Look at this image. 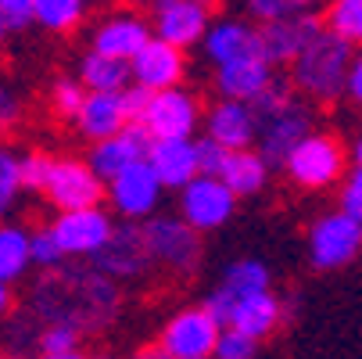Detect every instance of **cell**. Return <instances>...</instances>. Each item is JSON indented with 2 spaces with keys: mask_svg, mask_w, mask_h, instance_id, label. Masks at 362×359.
<instances>
[{
  "mask_svg": "<svg viewBox=\"0 0 362 359\" xmlns=\"http://www.w3.org/2000/svg\"><path fill=\"white\" fill-rule=\"evenodd\" d=\"M119 305V287L93 266H69L54 270L29 291V309L50 324H65L83 331H93L108 324Z\"/></svg>",
  "mask_w": 362,
  "mask_h": 359,
  "instance_id": "6da1fadb",
  "label": "cell"
},
{
  "mask_svg": "<svg viewBox=\"0 0 362 359\" xmlns=\"http://www.w3.org/2000/svg\"><path fill=\"white\" fill-rule=\"evenodd\" d=\"M355 58L358 55L348 40H341L334 29H323L291 65V86L313 101H337L341 93H348Z\"/></svg>",
  "mask_w": 362,
  "mask_h": 359,
  "instance_id": "7a4b0ae2",
  "label": "cell"
},
{
  "mask_svg": "<svg viewBox=\"0 0 362 359\" xmlns=\"http://www.w3.org/2000/svg\"><path fill=\"white\" fill-rule=\"evenodd\" d=\"M223 324L204 309V305H190V309H180L165 331H162V352L169 359H212L216 345L223 338Z\"/></svg>",
  "mask_w": 362,
  "mask_h": 359,
  "instance_id": "3957f363",
  "label": "cell"
},
{
  "mask_svg": "<svg viewBox=\"0 0 362 359\" xmlns=\"http://www.w3.org/2000/svg\"><path fill=\"white\" fill-rule=\"evenodd\" d=\"M144 237L151 259L173 273H190L201 259V234L183 216H151L144 223Z\"/></svg>",
  "mask_w": 362,
  "mask_h": 359,
  "instance_id": "277c9868",
  "label": "cell"
},
{
  "mask_svg": "<svg viewBox=\"0 0 362 359\" xmlns=\"http://www.w3.org/2000/svg\"><path fill=\"white\" fill-rule=\"evenodd\" d=\"M344 166H348V155H344V147L337 137L330 133H313V137H305L298 147H294V155L287 159V176L298 183V187H330L344 176Z\"/></svg>",
  "mask_w": 362,
  "mask_h": 359,
  "instance_id": "5b68a950",
  "label": "cell"
},
{
  "mask_svg": "<svg viewBox=\"0 0 362 359\" xmlns=\"http://www.w3.org/2000/svg\"><path fill=\"white\" fill-rule=\"evenodd\" d=\"M212 8L201 0H158L151 8V29L154 40H162L176 50H187L194 43H204L212 29Z\"/></svg>",
  "mask_w": 362,
  "mask_h": 359,
  "instance_id": "8992f818",
  "label": "cell"
},
{
  "mask_svg": "<svg viewBox=\"0 0 362 359\" xmlns=\"http://www.w3.org/2000/svg\"><path fill=\"white\" fill-rule=\"evenodd\" d=\"M313 112H308L301 101L294 97L291 105H284L280 112L273 115H262L258 119V155H262L273 166H287V159L294 155V147L313 137Z\"/></svg>",
  "mask_w": 362,
  "mask_h": 359,
  "instance_id": "52a82bcc",
  "label": "cell"
},
{
  "mask_svg": "<svg viewBox=\"0 0 362 359\" xmlns=\"http://www.w3.org/2000/svg\"><path fill=\"white\" fill-rule=\"evenodd\" d=\"M43 194L50 198V205H54L58 216H62V212L100 209V198L108 194V183L79 159H58Z\"/></svg>",
  "mask_w": 362,
  "mask_h": 359,
  "instance_id": "ba28073f",
  "label": "cell"
},
{
  "mask_svg": "<svg viewBox=\"0 0 362 359\" xmlns=\"http://www.w3.org/2000/svg\"><path fill=\"white\" fill-rule=\"evenodd\" d=\"M115 220L105 209H83V212H62L50 230H54L65 259H93L108 248V241L115 237Z\"/></svg>",
  "mask_w": 362,
  "mask_h": 359,
  "instance_id": "9c48e42d",
  "label": "cell"
},
{
  "mask_svg": "<svg viewBox=\"0 0 362 359\" xmlns=\"http://www.w3.org/2000/svg\"><path fill=\"white\" fill-rule=\"evenodd\" d=\"M362 248V227L344 216V212H330L323 220L313 223L308 230V259L316 270H341L348 266Z\"/></svg>",
  "mask_w": 362,
  "mask_h": 359,
  "instance_id": "30bf717a",
  "label": "cell"
},
{
  "mask_svg": "<svg viewBox=\"0 0 362 359\" xmlns=\"http://www.w3.org/2000/svg\"><path fill=\"white\" fill-rule=\"evenodd\" d=\"M151 263L154 259H151V248H147V237H144V223H119L108 248L90 259V266L97 273H105L108 280L144 277L151 270Z\"/></svg>",
  "mask_w": 362,
  "mask_h": 359,
  "instance_id": "8fae6325",
  "label": "cell"
},
{
  "mask_svg": "<svg viewBox=\"0 0 362 359\" xmlns=\"http://www.w3.org/2000/svg\"><path fill=\"white\" fill-rule=\"evenodd\" d=\"M162 190H165V183L158 180L154 166L136 162L108 183V201L122 220L133 223V220H151L154 216V209H158V201H162Z\"/></svg>",
  "mask_w": 362,
  "mask_h": 359,
  "instance_id": "7c38bea8",
  "label": "cell"
},
{
  "mask_svg": "<svg viewBox=\"0 0 362 359\" xmlns=\"http://www.w3.org/2000/svg\"><path fill=\"white\" fill-rule=\"evenodd\" d=\"M327 29V18L320 11L313 15H301V18H287V22H269V25H258V50L262 58L276 69V65H294L301 58V50L313 43L320 33Z\"/></svg>",
  "mask_w": 362,
  "mask_h": 359,
  "instance_id": "4fadbf2b",
  "label": "cell"
},
{
  "mask_svg": "<svg viewBox=\"0 0 362 359\" xmlns=\"http://www.w3.org/2000/svg\"><path fill=\"white\" fill-rule=\"evenodd\" d=\"M233 190L216 180V176H197L194 183H187L180 190V216L201 234V230H216L233 216Z\"/></svg>",
  "mask_w": 362,
  "mask_h": 359,
  "instance_id": "5bb4252c",
  "label": "cell"
},
{
  "mask_svg": "<svg viewBox=\"0 0 362 359\" xmlns=\"http://www.w3.org/2000/svg\"><path fill=\"white\" fill-rule=\"evenodd\" d=\"M197 119H201V108H197L194 93L176 86V90H162L151 97L144 130L154 140H190V133L197 130Z\"/></svg>",
  "mask_w": 362,
  "mask_h": 359,
  "instance_id": "9a60e30c",
  "label": "cell"
},
{
  "mask_svg": "<svg viewBox=\"0 0 362 359\" xmlns=\"http://www.w3.org/2000/svg\"><path fill=\"white\" fill-rule=\"evenodd\" d=\"M151 25L140 11H112L108 18H100V25L90 36V50L105 58H119V62H133L140 50L151 43Z\"/></svg>",
  "mask_w": 362,
  "mask_h": 359,
  "instance_id": "2e32d148",
  "label": "cell"
},
{
  "mask_svg": "<svg viewBox=\"0 0 362 359\" xmlns=\"http://www.w3.org/2000/svg\"><path fill=\"white\" fill-rule=\"evenodd\" d=\"M151 144H154V137H151L144 126H126L119 137L93 144V147H90L86 166H90L100 180H105V183H112V180H115V176H122L129 166L147 162Z\"/></svg>",
  "mask_w": 362,
  "mask_h": 359,
  "instance_id": "e0dca14e",
  "label": "cell"
},
{
  "mask_svg": "<svg viewBox=\"0 0 362 359\" xmlns=\"http://www.w3.org/2000/svg\"><path fill=\"white\" fill-rule=\"evenodd\" d=\"M273 83H276L273 65L258 55V50L240 55L237 62H230L216 72V86H219L223 101H244V105H251L255 97H262Z\"/></svg>",
  "mask_w": 362,
  "mask_h": 359,
  "instance_id": "ac0fdd59",
  "label": "cell"
},
{
  "mask_svg": "<svg viewBox=\"0 0 362 359\" xmlns=\"http://www.w3.org/2000/svg\"><path fill=\"white\" fill-rule=\"evenodd\" d=\"M133 69V83L151 90V93H162V90H176L183 79V50L162 43V40H151L140 55L129 62Z\"/></svg>",
  "mask_w": 362,
  "mask_h": 359,
  "instance_id": "d6986e66",
  "label": "cell"
},
{
  "mask_svg": "<svg viewBox=\"0 0 362 359\" xmlns=\"http://www.w3.org/2000/svg\"><path fill=\"white\" fill-rule=\"evenodd\" d=\"M251 50H258V25L244 22V18H216L209 36H204L201 43V55L209 58L216 69L237 62L240 55H251ZM262 55V50H258Z\"/></svg>",
  "mask_w": 362,
  "mask_h": 359,
  "instance_id": "ffe728a7",
  "label": "cell"
},
{
  "mask_svg": "<svg viewBox=\"0 0 362 359\" xmlns=\"http://www.w3.org/2000/svg\"><path fill=\"white\" fill-rule=\"evenodd\" d=\"M147 162L154 166L158 180L173 190H183L187 183H194L201 176V162H197V140H154Z\"/></svg>",
  "mask_w": 362,
  "mask_h": 359,
  "instance_id": "44dd1931",
  "label": "cell"
},
{
  "mask_svg": "<svg viewBox=\"0 0 362 359\" xmlns=\"http://www.w3.org/2000/svg\"><path fill=\"white\" fill-rule=\"evenodd\" d=\"M209 137L219 140L226 151H251L258 140V119L244 101H219L209 108Z\"/></svg>",
  "mask_w": 362,
  "mask_h": 359,
  "instance_id": "7402d4cb",
  "label": "cell"
},
{
  "mask_svg": "<svg viewBox=\"0 0 362 359\" xmlns=\"http://www.w3.org/2000/svg\"><path fill=\"white\" fill-rule=\"evenodd\" d=\"M76 126H79V133L90 137L93 144L119 137V133L129 126L126 108H122V93H90L86 105H83V112H79V119H76Z\"/></svg>",
  "mask_w": 362,
  "mask_h": 359,
  "instance_id": "603a6c76",
  "label": "cell"
},
{
  "mask_svg": "<svg viewBox=\"0 0 362 359\" xmlns=\"http://www.w3.org/2000/svg\"><path fill=\"white\" fill-rule=\"evenodd\" d=\"M280 317H284V305L273 291H262V295H247V298H237L233 313H230V331H240L247 338H269L276 327H280Z\"/></svg>",
  "mask_w": 362,
  "mask_h": 359,
  "instance_id": "cb8c5ba5",
  "label": "cell"
},
{
  "mask_svg": "<svg viewBox=\"0 0 362 359\" xmlns=\"http://www.w3.org/2000/svg\"><path fill=\"white\" fill-rule=\"evenodd\" d=\"M129 79H133L129 62L105 58V55H97V50H90V55L79 62V83L90 93H122V90L133 86Z\"/></svg>",
  "mask_w": 362,
  "mask_h": 359,
  "instance_id": "d4e9b609",
  "label": "cell"
},
{
  "mask_svg": "<svg viewBox=\"0 0 362 359\" xmlns=\"http://www.w3.org/2000/svg\"><path fill=\"white\" fill-rule=\"evenodd\" d=\"M219 180L233 190V198L258 194L266 187V180H269V162L258 155V151H233Z\"/></svg>",
  "mask_w": 362,
  "mask_h": 359,
  "instance_id": "484cf974",
  "label": "cell"
},
{
  "mask_svg": "<svg viewBox=\"0 0 362 359\" xmlns=\"http://www.w3.org/2000/svg\"><path fill=\"white\" fill-rule=\"evenodd\" d=\"M33 263V234L22 227H0V280H18Z\"/></svg>",
  "mask_w": 362,
  "mask_h": 359,
  "instance_id": "4316f807",
  "label": "cell"
},
{
  "mask_svg": "<svg viewBox=\"0 0 362 359\" xmlns=\"http://www.w3.org/2000/svg\"><path fill=\"white\" fill-rule=\"evenodd\" d=\"M226 295L233 298H247V295H262L269 291V270L266 263L258 259H237L223 270V284H219Z\"/></svg>",
  "mask_w": 362,
  "mask_h": 359,
  "instance_id": "83f0119b",
  "label": "cell"
},
{
  "mask_svg": "<svg viewBox=\"0 0 362 359\" xmlns=\"http://www.w3.org/2000/svg\"><path fill=\"white\" fill-rule=\"evenodd\" d=\"M86 18L83 0H36V22L50 33H69Z\"/></svg>",
  "mask_w": 362,
  "mask_h": 359,
  "instance_id": "f1b7e54d",
  "label": "cell"
},
{
  "mask_svg": "<svg viewBox=\"0 0 362 359\" xmlns=\"http://www.w3.org/2000/svg\"><path fill=\"white\" fill-rule=\"evenodd\" d=\"M86 97H90V90L79 83V76L76 79L62 76L54 86H50V112H54L58 119H65V122H76L83 105H86Z\"/></svg>",
  "mask_w": 362,
  "mask_h": 359,
  "instance_id": "f546056e",
  "label": "cell"
},
{
  "mask_svg": "<svg viewBox=\"0 0 362 359\" xmlns=\"http://www.w3.org/2000/svg\"><path fill=\"white\" fill-rule=\"evenodd\" d=\"M327 29H334L351 47L362 43V0H334L327 8Z\"/></svg>",
  "mask_w": 362,
  "mask_h": 359,
  "instance_id": "4dcf8cb0",
  "label": "cell"
},
{
  "mask_svg": "<svg viewBox=\"0 0 362 359\" xmlns=\"http://www.w3.org/2000/svg\"><path fill=\"white\" fill-rule=\"evenodd\" d=\"M313 11H320V8L308 4V0H251V4H247V15L258 18V25L301 18V15H313Z\"/></svg>",
  "mask_w": 362,
  "mask_h": 359,
  "instance_id": "1f68e13d",
  "label": "cell"
},
{
  "mask_svg": "<svg viewBox=\"0 0 362 359\" xmlns=\"http://www.w3.org/2000/svg\"><path fill=\"white\" fill-rule=\"evenodd\" d=\"M18 190H22V159L0 144V216H8Z\"/></svg>",
  "mask_w": 362,
  "mask_h": 359,
  "instance_id": "d6a6232c",
  "label": "cell"
},
{
  "mask_svg": "<svg viewBox=\"0 0 362 359\" xmlns=\"http://www.w3.org/2000/svg\"><path fill=\"white\" fill-rule=\"evenodd\" d=\"M79 331L65 324H50L40 331V352L43 355H62V352H79Z\"/></svg>",
  "mask_w": 362,
  "mask_h": 359,
  "instance_id": "836d02e7",
  "label": "cell"
},
{
  "mask_svg": "<svg viewBox=\"0 0 362 359\" xmlns=\"http://www.w3.org/2000/svg\"><path fill=\"white\" fill-rule=\"evenodd\" d=\"M54 162H58V159L43 155V151H29V155H22V187H29V190H47L50 173H54Z\"/></svg>",
  "mask_w": 362,
  "mask_h": 359,
  "instance_id": "e575fe53",
  "label": "cell"
},
{
  "mask_svg": "<svg viewBox=\"0 0 362 359\" xmlns=\"http://www.w3.org/2000/svg\"><path fill=\"white\" fill-rule=\"evenodd\" d=\"M33 263L43 266V270H50V273L65 263V251H62V244H58V237H54V230H50V227H43V230L33 234Z\"/></svg>",
  "mask_w": 362,
  "mask_h": 359,
  "instance_id": "d590c367",
  "label": "cell"
},
{
  "mask_svg": "<svg viewBox=\"0 0 362 359\" xmlns=\"http://www.w3.org/2000/svg\"><path fill=\"white\" fill-rule=\"evenodd\" d=\"M230 155L233 151H226L219 140H212L209 133L204 137H197V162H201V176H223V169H226V162H230Z\"/></svg>",
  "mask_w": 362,
  "mask_h": 359,
  "instance_id": "8d00e7d4",
  "label": "cell"
},
{
  "mask_svg": "<svg viewBox=\"0 0 362 359\" xmlns=\"http://www.w3.org/2000/svg\"><path fill=\"white\" fill-rule=\"evenodd\" d=\"M255 352H258V341H255V338H247V334L226 327L223 338H219V345H216V355H212V359H255Z\"/></svg>",
  "mask_w": 362,
  "mask_h": 359,
  "instance_id": "74e56055",
  "label": "cell"
},
{
  "mask_svg": "<svg viewBox=\"0 0 362 359\" xmlns=\"http://www.w3.org/2000/svg\"><path fill=\"white\" fill-rule=\"evenodd\" d=\"M0 22L8 29H25L36 22V0H0Z\"/></svg>",
  "mask_w": 362,
  "mask_h": 359,
  "instance_id": "f35d334b",
  "label": "cell"
},
{
  "mask_svg": "<svg viewBox=\"0 0 362 359\" xmlns=\"http://www.w3.org/2000/svg\"><path fill=\"white\" fill-rule=\"evenodd\" d=\"M341 212L362 227V169H351L341 187Z\"/></svg>",
  "mask_w": 362,
  "mask_h": 359,
  "instance_id": "ab89813d",
  "label": "cell"
},
{
  "mask_svg": "<svg viewBox=\"0 0 362 359\" xmlns=\"http://www.w3.org/2000/svg\"><path fill=\"white\" fill-rule=\"evenodd\" d=\"M151 90H144V86H129V90H122V108H126V119H129V126H144V115H147V108H151Z\"/></svg>",
  "mask_w": 362,
  "mask_h": 359,
  "instance_id": "60d3db41",
  "label": "cell"
},
{
  "mask_svg": "<svg viewBox=\"0 0 362 359\" xmlns=\"http://www.w3.org/2000/svg\"><path fill=\"white\" fill-rule=\"evenodd\" d=\"M18 112H22V101H18V93L11 90V83L0 76V130L4 126H11L15 119H18Z\"/></svg>",
  "mask_w": 362,
  "mask_h": 359,
  "instance_id": "b9f144b4",
  "label": "cell"
},
{
  "mask_svg": "<svg viewBox=\"0 0 362 359\" xmlns=\"http://www.w3.org/2000/svg\"><path fill=\"white\" fill-rule=\"evenodd\" d=\"M348 97L362 108V50H358V58H355V65H351V76H348Z\"/></svg>",
  "mask_w": 362,
  "mask_h": 359,
  "instance_id": "7bdbcfd3",
  "label": "cell"
},
{
  "mask_svg": "<svg viewBox=\"0 0 362 359\" xmlns=\"http://www.w3.org/2000/svg\"><path fill=\"white\" fill-rule=\"evenodd\" d=\"M8 309H11V284L0 280V317H4Z\"/></svg>",
  "mask_w": 362,
  "mask_h": 359,
  "instance_id": "ee69618b",
  "label": "cell"
},
{
  "mask_svg": "<svg viewBox=\"0 0 362 359\" xmlns=\"http://www.w3.org/2000/svg\"><path fill=\"white\" fill-rule=\"evenodd\" d=\"M133 359H169V355H165L162 348H144V352H136Z\"/></svg>",
  "mask_w": 362,
  "mask_h": 359,
  "instance_id": "f6af8a7d",
  "label": "cell"
},
{
  "mask_svg": "<svg viewBox=\"0 0 362 359\" xmlns=\"http://www.w3.org/2000/svg\"><path fill=\"white\" fill-rule=\"evenodd\" d=\"M351 155H355V169H362V133H358V140H355V151H351Z\"/></svg>",
  "mask_w": 362,
  "mask_h": 359,
  "instance_id": "bcb514c9",
  "label": "cell"
},
{
  "mask_svg": "<svg viewBox=\"0 0 362 359\" xmlns=\"http://www.w3.org/2000/svg\"><path fill=\"white\" fill-rule=\"evenodd\" d=\"M40 359H86L83 352H62V355H40Z\"/></svg>",
  "mask_w": 362,
  "mask_h": 359,
  "instance_id": "7dc6e473",
  "label": "cell"
},
{
  "mask_svg": "<svg viewBox=\"0 0 362 359\" xmlns=\"http://www.w3.org/2000/svg\"><path fill=\"white\" fill-rule=\"evenodd\" d=\"M4 36H8V25H4V22H0V43H4Z\"/></svg>",
  "mask_w": 362,
  "mask_h": 359,
  "instance_id": "c3c4849f",
  "label": "cell"
},
{
  "mask_svg": "<svg viewBox=\"0 0 362 359\" xmlns=\"http://www.w3.org/2000/svg\"><path fill=\"white\" fill-rule=\"evenodd\" d=\"M0 359H22V355H0Z\"/></svg>",
  "mask_w": 362,
  "mask_h": 359,
  "instance_id": "681fc988",
  "label": "cell"
},
{
  "mask_svg": "<svg viewBox=\"0 0 362 359\" xmlns=\"http://www.w3.org/2000/svg\"><path fill=\"white\" fill-rule=\"evenodd\" d=\"M93 359H112V355H93Z\"/></svg>",
  "mask_w": 362,
  "mask_h": 359,
  "instance_id": "f907efd6",
  "label": "cell"
}]
</instances>
